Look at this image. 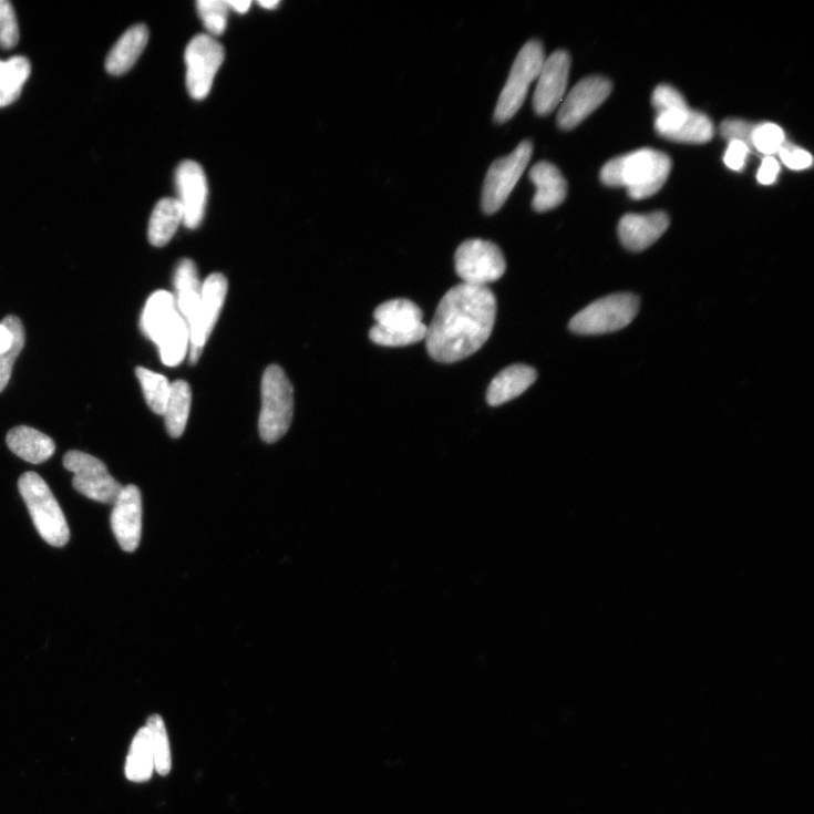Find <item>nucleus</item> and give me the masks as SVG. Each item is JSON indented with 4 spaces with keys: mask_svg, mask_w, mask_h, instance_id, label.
Listing matches in <instances>:
<instances>
[{
    "mask_svg": "<svg viewBox=\"0 0 814 814\" xmlns=\"http://www.w3.org/2000/svg\"><path fill=\"white\" fill-rule=\"evenodd\" d=\"M570 66V54L565 50H557L546 59L536 80L533 97L534 111L538 116L550 115L564 101Z\"/></svg>",
    "mask_w": 814,
    "mask_h": 814,
    "instance_id": "14",
    "label": "nucleus"
},
{
    "mask_svg": "<svg viewBox=\"0 0 814 814\" xmlns=\"http://www.w3.org/2000/svg\"><path fill=\"white\" fill-rule=\"evenodd\" d=\"M780 163L774 156H765L762 167H760L756 178L762 185L770 186L776 183L780 175Z\"/></svg>",
    "mask_w": 814,
    "mask_h": 814,
    "instance_id": "40",
    "label": "nucleus"
},
{
    "mask_svg": "<svg viewBox=\"0 0 814 814\" xmlns=\"http://www.w3.org/2000/svg\"><path fill=\"white\" fill-rule=\"evenodd\" d=\"M174 284L177 292V309L189 323L196 313L202 292L197 268L193 260L183 259L179 261L175 271Z\"/></svg>",
    "mask_w": 814,
    "mask_h": 814,
    "instance_id": "25",
    "label": "nucleus"
},
{
    "mask_svg": "<svg viewBox=\"0 0 814 814\" xmlns=\"http://www.w3.org/2000/svg\"><path fill=\"white\" fill-rule=\"evenodd\" d=\"M670 217L664 212L627 214L619 223L621 244L630 251H641L655 245L668 230Z\"/></svg>",
    "mask_w": 814,
    "mask_h": 814,
    "instance_id": "18",
    "label": "nucleus"
},
{
    "mask_svg": "<svg viewBox=\"0 0 814 814\" xmlns=\"http://www.w3.org/2000/svg\"><path fill=\"white\" fill-rule=\"evenodd\" d=\"M228 293V281L225 276L214 274L202 285L200 300L189 326L190 362L195 363L208 340Z\"/></svg>",
    "mask_w": 814,
    "mask_h": 814,
    "instance_id": "12",
    "label": "nucleus"
},
{
    "mask_svg": "<svg viewBox=\"0 0 814 814\" xmlns=\"http://www.w3.org/2000/svg\"><path fill=\"white\" fill-rule=\"evenodd\" d=\"M227 4L230 10L236 11L239 14H245L251 7L250 0H227Z\"/></svg>",
    "mask_w": 814,
    "mask_h": 814,
    "instance_id": "42",
    "label": "nucleus"
},
{
    "mask_svg": "<svg viewBox=\"0 0 814 814\" xmlns=\"http://www.w3.org/2000/svg\"><path fill=\"white\" fill-rule=\"evenodd\" d=\"M148 30L144 24L128 29L117 41L105 60V70L113 75L127 73L137 62L148 42Z\"/></svg>",
    "mask_w": 814,
    "mask_h": 814,
    "instance_id": "21",
    "label": "nucleus"
},
{
    "mask_svg": "<svg viewBox=\"0 0 814 814\" xmlns=\"http://www.w3.org/2000/svg\"><path fill=\"white\" fill-rule=\"evenodd\" d=\"M496 317V297L487 287L462 284L451 289L427 326L430 357L454 363L473 356L491 339Z\"/></svg>",
    "mask_w": 814,
    "mask_h": 814,
    "instance_id": "1",
    "label": "nucleus"
},
{
    "mask_svg": "<svg viewBox=\"0 0 814 814\" xmlns=\"http://www.w3.org/2000/svg\"><path fill=\"white\" fill-rule=\"evenodd\" d=\"M226 58L224 45L208 34H197L185 51L186 85L195 100L205 99Z\"/></svg>",
    "mask_w": 814,
    "mask_h": 814,
    "instance_id": "11",
    "label": "nucleus"
},
{
    "mask_svg": "<svg viewBox=\"0 0 814 814\" xmlns=\"http://www.w3.org/2000/svg\"><path fill=\"white\" fill-rule=\"evenodd\" d=\"M0 62H2V61H0Z\"/></svg>",
    "mask_w": 814,
    "mask_h": 814,
    "instance_id": "44",
    "label": "nucleus"
},
{
    "mask_svg": "<svg viewBox=\"0 0 814 814\" xmlns=\"http://www.w3.org/2000/svg\"><path fill=\"white\" fill-rule=\"evenodd\" d=\"M639 298L631 293H617L596 300L569 322V330L579 336H601L620 331L636 318Z\"/></svg>",
    "mask_w": 814,
    "mask_h": 814,
    "instance_id": "6",
    "label": "nucleus"
},
{
    "mask_svg": "<svg viewBox=\"0 0 814 814\" xmlns=\"http://www.w3.org/2000/svg\"><path fill=\"white\" fill-rule=\"evenodd\" d=\"M537 378L536 370L525 364L504 369L487 389L486 401L492 406L503 405L525 393Z\"/></svg>",
    "mask_w": 814,
    "mask_h": 814,
    "instance_id": "20",
    "label": "nucleus"
},
{
    "mask_svg": "<svg viewBox=\"0 0 814 814\" xmlns=\"http://www.w3.org/2000/svg\"><path fill=\"white\" fill-rule=\"evenodd\" d=\"M142 495L136 485L123 486L112 513V528L126 553H134L142 537Z\"/></svg>",
    "mask_w": 814,
    "mask_h": 814,
    "instance_id": "17",
    "label": "nucleus"
},
{
    "mask_svg": "<svg viewBox=\"0 0 814 814\" xmlns=\"http://www.w3.org/2000/svg\"><path fill=\"white\" fill-rule=\"evenodd\" d=\"M295 410L293 388L284 369L269 365L261 382L259 434L264 442L274 444L288 432Z\"/></svg>",
    "mask_w": 814,
    "mask_h": 814,
    "instance_id": "4",
    "label": "nucleus"
},
{
    "mask_svg": "<svg viewBox=\"0 0 814 814\" xmlns=\"http://www.w3.org/2000/svg\"><path fill=\"white\" fill-rule=\"evenodd\" d=\"M7 443L16 455L31 464L48 461L56 451V445L47 434L25 425L12 429Z\"/></svg>",
    "mask_w": 814,
    "mask_h": 814,
    "instance_id": "22",
    "label": "nucleus"
},
{
    "mask_svg": "<svg viewBox=\"0 0 814 814\" xmlns=\"http://www.w3.org/2000/svg\"><path fill=\"white\" fill-rule=\"evenodd\" d=\"M532 153V142L523 141L513 153L493 163L482 192V208L486 214H495L504 206L527 168Z\"/></svg>",
    "mask_w": 814,
    "mask_h": 814,
    "instance_id": "9",
    "label": "nucleus"
},
{
    "mask_svg": "<svg viewBox=\"0 0 814 814\" xmlns=\"http://www.w3.org/2000/svg\"><path fill=\"white\" fill-rule=\"evenodd\" d=\"M184 223V214L176 198H162L155 205L150 224L148 240L155 247L166 246Z\"/></svg>",
    "mask_w": 814,
    "mask_h": 814,
    "instance_id": "23",
    "label": "nucleus"
},
{
    "mask_svg": "<svg viewBox=\"0 0 814 814\" xmlns=\"http://www.w3.org/2000/svg\"><path fill=\"white\" fill-rule=\"evenodd\" d=\"M671 169L666 153L642 148L609 161L601 171V181L609 187H626L633 199H645L661 190Z\"/></svg>",
    "mask_w": 814,
    "mask_h": 814,
    "instance_id": "2",
    "label": "nucleus"
},
{
    "mask_svg": "<svg viewBox=\"0 0 814 814\" xmlns=\"http://www.w3.org/2000/svg\"><path fill=\"white\" fill-rule=\"evenodd\" d=\"M529 178L536 187L533 208L538 213L555 209L561 205L568 192V184L561 172L547 161L537 162L529 172Z\"/></svg>",
    "mask_w": 814,
    "mask_h": 814,
    "instance_id": "19",
    "label": "nucleus"
},
{
    "mask_svg": "<svg viewBox=\"0 0 814 814\" xmlns=\"http://www.w3.org/2000/svg\"><path fill=\"white\" fill-rule=\"evenodd\" d=\"M779 154L784 165L792 171H805L811 168L813 165L812 155L787 140H785L781 146Z\"/></svg>",
    "mask_w": 814,
    "mask_h": 814,
    "instance_id": "38",
    "label": "nucleus"
},
{
    "mask_svg": "<svg viewBox=\"0 0 814 814\" xmlns=\"http://www.w3.org/2000/svg\"><path fill=\"white\" fill-rule=\"evenodd\" d=\"M651 103L657 109L658 115L689 107L682 94L670 85H660L656 89Z\"/></svg>",
    "mask_w": 814,
    "mask_h": 814,
    "instance_id": "36",
    "label": "nucleus"
},
{
    "mask_svg": "<svg viewBox=\"0 0 814 814\" xmlns=\"http://www.w3.org/2000/svg\"><path fill=\"white\" fill-rule=\"evenodd\" d=\"M783 130L772 123L758 124L752 134V146L755 153L773 156L779 153L785 142Z\"/></svg>",
    "mask_w": 814,
    "mask_h": 814,
    "instance_id": "34",
    "label": "nucleus"
},
{
    "mask_svg": "<svg viewBox=\"0 0 814 814\" xmlns=\"http://www.w3.org/2000/svg\"><path fill=\"white\" fill-rule=\"evenodd\" d=\"M20 40L19 24L13 6L0 0V48L12 49Z\"/></svg>",
    "mask_w": 814,
    "mask_h": 814,
    "instance_id": "35",
    "label": "nucleus"
},
{
    "mask_svg": "<svg viewBox=\"0 0 814 814\" xmlns=\"http://www.w3.org/2000/svg\"><path fill=\"white\" fill-rule=\"evenodd\" d=\"M750 152V148L745 144L738 141L730 142L724 156L727 167L733 172H742Z\"/></svg>",
    "mask_w": 814,
    "mask_h": 814,
    "instance_id": "39",
    "label": "nucleus"
},
{
    "mask_svg": "<svg viewBox=\"0 0 814 814\" xmlns=\"http://www.w3.org/2000/svg\"><path fill=\"white\" fill-rule=\"evenodd\" d=\"M377 323L370 340L382 347L401 348L425 340L427 326L422 310L411 300L395 299L380 305L373 312Z\"/></svg>",
    "mask_w": 814,
    "mask_h": 814,
    "instance_id": "5",
    "label": "nucleus"
},
{
    "mask_svg": "<svg viewBox=\"0 0 814 814\" xmlns=\"http://www.w3.org/2000/svg\"><path fill=\"white\" fill-rule=\"evenodd\" d=\"M3 323L9 329L12 337L11 348L0 353V393H2L12 377L14 363L21 354L25 344V332L21 319L17 316H8Z\"/></svg>",
    "mask_w": 814,
    "mask_h": 814,
    "instance_id": "31",
    "label": "nucleus"
},
{
    "mask_svg": "<svg viewBox=\"0 0 814 814\" xmlns=\"http://www.w3.org/2000/svg\"><path fill=\"white\" fill-rule=\"evenodd\" d=\"M64 466L74 474L75 491L91 501L114 505L123 491L122 484L109 473L104 463L86 453L69 452Z\"/></svg>",
    "mask_w": 814,
    "mask_h": 814,
    "instance_id": "10",
    "label": "nucleus"
},
{
    "mask_svg": "<svg viewBox=\"0 0 814 814\" xmlns=\"http://www.w3.org/2000/svg\"><path fill=\"white\" fill-rule=\"evenodd\" d=\"M154 343L166 365L176 367L183 362L190 346V334L189 326L179 312Z\"/></svg>",
    "mask_w": 814,
    "mask_h": 814,
    "instance_id": "26",
    "label": "nucleus"
},
{
    "mask_svg": "<svg viewBox=\"0 0 814 814\" xmlns=\"http://www.w3.org/2000/svg\"><path fill=\"white\" fill-rule=\"evenodd\" d=\"M12 344V337L7 328V326L2 322L0 323V353H3L8 351L11 348Z\"/></svg>",
    "mask_w": 814,
    "mask_h": 814,
    "instance_id": "41",
    "label": "nucleus"
},
{
    "mask_svg": "<svg viewBox=\"0 0 814 814\" xmlns=\"http://www.w3.org/2000/svg\"><path fill=\"white\" fill-rule=\"evenodd\" d=\"M758 124L741 120H728L721 124L720 132L723 138L729 142L738 141L745 144L750 151H753L752 134Z\"/></svg>",
    "mask_w": 814,
    "mask_h": 814,
    "instance_id": "37",
    "label": "nucleus"
},
{
    "mask_svg": "<svg viewBox=\"0 0 814 814\" xmlns=\"http://www.w3.org/2000/svg\"><path fill=\"white\" fill-rule=\"evenodd\" d=\"M30 74L31 64L23 56L0 62V107L8 106L19 99Z\"/></svg>",
    "mask_w": 814,
    "mask_h": 814,
    "instance_id": "28",
    "label": "nucleus"
},
{
    "mask_svg": "<svg viewBox=\"0 0 814 814\" xmlns=\"http://www.w3.org/2000/svg\"><path fill=\"white\" fill-rule=\"evenodd\" d=\"M136 375L151 410L158 415L165 414L172 392L169 380L165 375L141 367L136 369Z\"/></svg>",
    "mask_w": 814,
    "mask_h": 814,
    "instance_id": "30",
    "label": "nucleus"
},
{
    "mask_svg": "<svg viewBox=\"0 0 814 814\" xmlns=\"http://www.w3.org/2000/svg\"><path fill=\"white\" fill-rule=\"evenodd\" d=\"M146 729L154 755V769L161 776H167L172 771V752L165 722L158 715L147 720Z\"/></svg>",
    "mask_w": 814,
    "mask_h": 814,
    "instance_id": "32",
    "label": "nucleus"
},
{
    "mask_svg": "<svg viewBox=\"0 0 814 814\" xmlns=\"http://www.w3.org/2000/svg\"><path fill=\"white\" fill-rule=\"evenodd\" d=\"M612 83L602 76H589L577 83L564 99L558 113L561 130L571 131L581 124L611 94Z\"/></svg>",
    "mask_w": 814,
    "mask_h": 814,
    "instance_id": "13",
    "label": "nucleus"
},
{
    "mask_svg": "<svg viewBox=\"0 0 814 814\" xmlns=\"http://www.w3.org/2000/svg\"><path fill=\"white\" fill-rule=\"evenodd\" d=\"M197 11L210 37L224 34L230 11L227 0H198Z\"/></svg>",
    "mask_w": 814,
    "mask_h": 814,
    "instance_id": "33",
    "label": "nucleus"
},
{
    "mask_svg": "<svg viewBox=\"0 0 814 814\" xmlns=\"http://www.w3.org/2000/svg\"><path fill=\"white\" fill-rule=\"evenodd\" d=\"M176 188L178 203L184 214V225L188 229L200 226L208 197L205 173L195 161H184L176 171Z\"/></svg>",
    "mask_w": 814,
    "mask_h": 814,
    "instance_id": "15",
    "label": "nucleus"
},
{
    "mask_svg": "<svg viewBox=\"0 0 814 814\" xmlns=\"http://www.w3.org/2000/svg\"><path fill=\"white\" fill-rule=\"evenodd\" d=\"M546 59L545 45L538 40H529L521 49L496 106L497 124L507 123L518 113Z\"/></svg>",
    "mask_w": 814,
    "mask_h": 814,
    "instance_id": "7",
    "label": "nucleus"
},
{
    "mask_svg": "<svg viewBox=\"0 0 814 814\" xmlns=\"http://www.w3.org/2000/svg\"><path fill=\"white\" fill-rule=\"evenodd\" d=\"M258 4L266 10H274L280 6L279 0H259Z\"/></svg>",
    "mask_w": 814,
    "mask_h": 814,
    "instance_id": "43",
    "label": "nucleus"
},
{
    "mask_svg": "<svg viewBox=\"0 0 814 814\" xmlns=\"http://www.w3.org/2000/svg\"><path fill=\"white\" fill-rule=\"evenodd\" d=\"M656 130L662 137L688 144L709 143L715 134L712 121L701 113L690 111L689 107L659 114Z\"/></svg>",
    "mask_w": 814,
    "mask_h": 814,
    "instance_id": "16",
    "label": "nucleus"
},
{
    "mask_svg": "<svg viewBox=\"0 0 814 814\" xmlns=\"http://www.w3.org/2000/svg\"><path fill=\"white\" fill-rule=\"evenodd\" d=\"M154 755L146 728L141 729L131 745L126 763V777L135 783L147 782L154 772Z\"/></svg>",
    "mask_w": 814,
    "mask_h": 814,
    "instance_id": "27",
    "label": "nucleus"
},
{
    "mask_svg": "<svg viewBox=\"0 0 814 814\" xmlns=\"http://www.w3.org/2000/svg\"><path fill=\"white\" fill-rule=\"evenodd\" d=\"M455 267L464 285L487 287L503 278L507 265L497 245L472 239L463 243L456 250Z\"/></svg>",
    "mask_w": 814,
    "mask_h": 814,
    "instance_id": "8",
    "label": "nucleus"
},
{
    "mask_svg": "<svg viewBox=\"0 0 814 814\" xmlns=\"http://www.w3.org/2000/svg\"><path fill=\"white\" fill-rule=\"evenodd\" d=\"M178 312L176 297L173 293L163 290L153 293L141 317L144 336L155 342Z\"/></svg>",
    "mask_w": 814,
    "mask_h": 814,
    "instance_id": "24",
    "label": "nucleus"
},
{
    "mask_svg": "<svg viewBox=\"0 0 814 814\" xmlns=\"http://www.w3.org/2000/svg\"><path fill=\"white\" fill-rule=\"evenodd\" d=\"M19 491L41 537L52 547H65L71 536L69 524L45 481L27 472L19 480Z\"/></svg>",
    "mask_w": 814,
    "mask_h": 814,
    "instance_id": "3",
    "label": "nucleus"
},
{
    "mask_svg": "<svg viewBox=\"0 0 814 814\" xmlns=\"http://www.w3.org/2000/svg\"><path fill=\"white\" fill-rule=\"evenodd\" d=\"M192 391L185 380H177L172 385L171 396L165 414L168 433L173 439L183 436L189 418Z\"/></svg>",
    "mask_w": 814,
    "mask_h": 814,
    "instance_id": "29",
    "label": "nucleus"
}]
</instances>
